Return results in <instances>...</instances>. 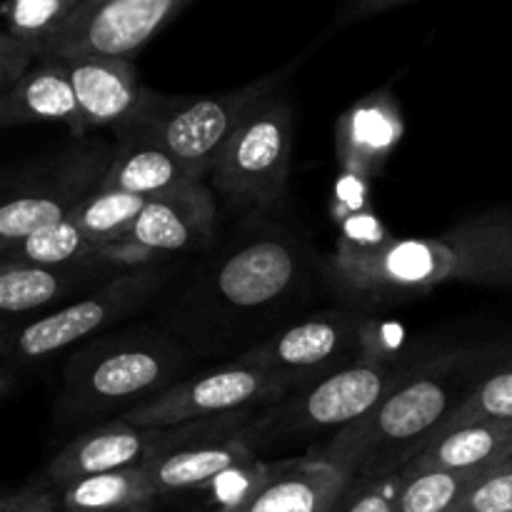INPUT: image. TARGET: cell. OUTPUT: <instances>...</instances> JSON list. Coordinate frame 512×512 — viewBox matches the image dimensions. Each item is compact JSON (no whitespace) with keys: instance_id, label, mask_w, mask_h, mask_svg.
<instances>
[{"instance_id":"1","label":"cell","mask_w":512,"mask_h":512,"mask_svg":"<svg viewBox=\"0 0 512 512\" xmlns=\"http://www.w3.org/2000/svg\"><path fill=\"white\" fill-rule=\"evenodd\" d=\"M500 353L498 345H483L420 360L365 418L308 455L335 465L355 483L403 470L475 385L503 363Z\"/></svg>"},{"instance_id":"2","label":"cell","mask_w":512,"mask_h":512,"mask_svg":"<svg viewBox=\"0 0 512 512\" xmlns=\"http://www.w3.org/2000/svg\"><path fill=\"white\" fill-rule=\"evenodd\" d=\"M185 363L180 345L153 333L93 340L65 363L55 420L78 423L123 405L135 408L178 383L173 378Z\"/></svg>"},{"instance_id":"3","label":"cell","mask_w":512,"mask_h":512,"mask_svg":"<svg viewBox=\"0 0 512 512\" xmlns=\"http://www.w3.org/2000/svg\"><path fill=\"white\" fill-rule=\"evenodd\" d=\"M420 360L368 355L323 380L293 390L278 403L260 408L248 430V445L295 443L333 438L370 413Z\"/></svg>"},{"instance_id":"4","label":"cell","mask_w":512,"mask_h":512,"mask_svg":"<svg viewBox=\"0 0 512 512\" xmlns=\"http://www.w3.org/2000/svg\"><path fill=\"white\" fill-rule=\"evenodd\" d=\"M298 60L283 65L265 78L253 80L240 88L198 98L150 93L148 103L128 128L118 135H143L168 148L198 180L208 178L225 145L248 115L275 95L278 85L293 73Z\"/></svg>"},{"instance_id":"5","label":"cell","mask_w":512,"mask_h":512,"mask_svg":"<svg viewBox=\"0 0 512 512\" xmlns=\"http://www.w3.org/2000/svg\"><path fill=\"white\" fill-rule=\"evenodd\" d=\"M460 255L448 235L440 238L340 240L325 265L338 295L360 303H388L430 293L458 280Z\"/></svg>"},{"instance_id":"6","label":"cell","mask_w":512,"mask_h":512,"mask_svg":"<svg viewBox=\"0 0 512 512\" xmlns=\"http://www.w3.org/2000/svg\"><path fill=\"white\" fill-rule=\"evenodd\" d=\"M168 275L170 270L163 265H133L110 275L105 283L95 285L73 303L13 330L8 328L3 335L5 365L25 368L53 358L60 350L83 343L95 333H103L148 303Z\"/></svg>"},{"instance_id":"7","label":"cell","mask_w":512,"mask_h":512,"mask_svg":"<svg viewBox=\"0 0 512 512\" xmlns=\"http://www.w3.org/2000/svg\"><path fill=\"white\" fill-rule=\"evenodd\" d=\"M293 155V105L265 98L235 130L210 173L215 190L245 208H278L285 198Z\"/></svg>"},{"instance_id":"8","label":"cell","mask_w":512,"mask_h":512,"mask_svg":"<svg viewBox=\"0 0 512 512\" xmlns=\"http://www.w3.org/2000/svg\"><path fill=\"white\" fill-rule=\"evenodd\" d=\"M290 393L293 388L280 375L235 360L213 373L178 380L155 398L125 410L123 420L138 428H173V425H188L198 420L253 413V410L278 403Z\"/></svg>"},{"instance_id":"9","label":"cell","mask_w":512,"mask_h":512,"mask_svg":"<svg viewBox=\"0 0 512 512\" xmlns=\"http://www.w3.org/2000/svg\"><path fill=\"white\" fill-rule=\"evenodd\" d=\"M373 328L363 313H323L280 330L238 360L270 370L298 390L368 358Z\"/></svg>"},{"instance_id":"10","label":"cell","mask_w":512,"mask_h":512,"mask_svg":"<svg viewBox=\"0 0 512 512\" xmlns=\"http://www.w3.org/2000/svg\"><path fill=\"white\" fill-rule=\"evenodd\" d=\"M188 3L193 0H83L40 60L83 55L133 60Z\"/></svg>"},{"instance_id":"11","label":"cell","mask_w":512,"mask_h":512,"mask_svg":"<svg viewBox=\"0 0 512 512\" xmlns=\"http://www.w3.org/2000/svg\"><path fill=\"white\" fill-rule=\"evenodd\" d=\"M113 155V150L95 145L65 155L58 165L40 173V178L25 180L0 208V248L68 218L80 200L103 185Z\"/></svg>"},{"instance_id":"12","label":"cell","mask_w":512,"mask_h":512,"mask_svg":"<svg viewBox=\"0 0 512 512\" xmlns=\"http://www.w3.org/2000/svg\"><path fill=\"white\" fill-rule=\"evenodd\" d=\"M355 480L325 460L260 465L258 475L215 512H340Z\"/></svg>"},{"instance_id":"13","label":"cell","mask_w":512,"mask_h":512,"mask_svg":"<svg viewBox=\"0 0 512 512\" xmlns=\"http://www.w3.org/2000/svg\"><path fill=\"white\" fill-rule=\"evenodd\" d=\"M215 203L203 183H190L175 193L145 203L115 253L128 265H143L158 255L190 253L213 240Z\"/></svg>"},{"instance_id":"14","label":"cell","mask_w":512,"mask_h":512,"mask_svg":"<svg viewBox=\"0 0 512 512\" xmlns=\"http://www.w3.org/2000/svg\"><path fill=\"white\" fill-rule=\"evenodd\" d=\"M300 280V253L280 238H260L228 255L213 278V303L255 313L280 303Z\"/></svg>"},{"instance_id":"15","label":"cell","mask_w":512,"mask_h":512,"mask_svg":"<svg viewBox=\"0 0 512 512\" xmlns=\"http://www.w3.org/2000/svg\"><path fill=\"white\" fill-rule=\"evenodd\" d=\"M55 60L68 70L85 130L105 125L115 130L128 128L148 103L150 90L140 83L133 60L105 55Z\"/></svg>"},{"instance_id":"16","label":"cell","mask_w":512,"mask_h":512,"mask_svg":"<svg viewBox=\"0 0 512 512\" xmlns=\"http://www.w3.org/2000/svg\"><path fill=\"white\" fill-rule=\"evenodd\" d=\"M110 268H133L118 255H98L65 265H10L0 263V310L5 318L28 315L80 290L105 283ZM80 298V295H78Z\"/></svg>"},{"instance_id":"17","label":"cell","mask_w":512,"mask_h":512,"mask_svg":"<svg viewBox=\"0 0 512 512\" xmlns=\"http://www.w3.org/2000/svg\"><path fill=\"white\" fill-rule=\"evenodd\" d=\"M405 133L403 113L390 90H375L338 120V160L353 178L373 180L385 168Z\"/></svg>"},{"instance_id":"18","label":"cell","mask_w":512,"mask_h":512,"mask_svg":"<svg viewBox=\"0 0 512 512\" xmlns=\"http://www.w3.org/2000/svg\"><path fill=\"white\" fill-rule=\"evenodd\" d=\"M250 423L150 460L145 468H148V475L158 495L205 488V485L218 483L223 475L235 473L245 463H250L255 453L248 445Z\"/></svg>"},{"instance_id":"19","label":"cell","mask_w":512,"mask_h":512,"mask_svg":"<svg viewBox=\"0 0 512 512\" xmlns=\"http://www.w3.org/2000/svg\"><path fill=\"white\" fill-rule=\"evenodd\" d=\"M0 123L18 128L30 123H65L73 135H83V115L68 70L60 60L35 63L10 90L0 93Z\"/></svg>"},{"instance_id":"20","label":"cell","mask_w":512,"mask_h":512,"mask_svg":"<svg viewBox=\"0 0 512 512\" xmlns=\"http://www.w3.org/2000/svg\"><path fill=\"white\" fill-rule=\"evenodd\" d=\"M190 183L203 180L195 178L168 148L143 135H118V150L103 178L105 188L125 190L145 200L175 193Z\"/></svg>"},{"instance_id":"21","label":"cell","mask_w":512,"mask_h":512,"mask_svg":"<svg viewBox=\"0 0 512 512\" xmlns=\"http://www.w3.org/2000/svg\"><path fill=\"white\" fill-rule=\"evenodd\" d=\"M445 235L458 248V280L512 288V213L483 215Z\"/></svg>"},{"instance_id":"22","label":"cell","mask_w":512,"mask_h":512,"mask_svg":"<svg viewBox=\"0 0 512 512\" xmlns=\"http://www.w3.org/2000/svg\"><path fill=\"white\" fill-rule=\"evenodd\" d=\"M508 458H512V423H480L428 443L403 473L493 468Z\"/></svg>"},{"instance_id":"23","label":"cell","mask_w":512,"mask_h":512,"mask_svg":"<svg viewBox=\"0 0 512 512\" xmlns=\"http://www.w3.org/2000/svg\"><path fill=\"white\" fill-rule=\"evenodd\" d=\"M158 498L145 465L93 475L60 493L65 512H150Z\"/></svg>"},{"instance_id":"24","label":"cell","mask_w":512,"mask_h":512,"mask_svg":"<svg viewBox=\"0 0 512 512\" xmlns=\"http://www.w3.org/2000/svg\"><path fill=\"white\" fill-rule=\"evenodd\" d=\"M145 203L148 200L140 198V195L100 185L88 198L75 205L68 218L83 230L90 243L105 250H115L130 233L138 215L143 213Z\"/></svg>"},{"instance_id":"25","label":"cell","mask_w":512,"mask_h":512,"mask_svg":"<svg viewBox=\"0 0 512 512\" xmlns=\"http://www.w3.org/2000/svg\"><path fill=\"white\" fill-rule=\"evenodd\" d=\"M98 255H118V253L90 243V240L85 238L83 230H80L73 220L65 218L60 220V223L45 225V228L35 230V233L28 235V238L8 245V248H0V258H3L0 263L65 265V263H78V260L98 258Z\"/></svg>"},{"instance_id":"26","label":"cell","mask_w":512,"mask_h":512,"mask_svg":"<svg viewBox=\"0 0 512 512\" xmlns=\"http://www.w3.org/2000/svg\"><path fill=\"white\" fill-rule=\"evenodd\" d=\"M480 423H512V353L475 385L473 393L435 428L428 443Z\"/></svg>"},{"instance_id":"27","label":"cell","mask_w":512,"mask_h":512,"mask_svg":"<svg viewBox=\"0 0 512 512\" xmlns=\"http://www.w3.org/2000/svg\"><path fill=\"white\" fill-rule=\"evenodd\" d=\"M493 468L403 473L395 512H450L453 505Z\"/></svg>"},{"instance_id":"28","label":"cell","mask_w":512,"mask_h":512,"mask_svg":"<svg viewBox=\"0 0 512 512\" xmlns=\"http://www.w3.org/2000/svg\"><path fill=\"white\" fill-rule=\"evenodd\" d=\"M80 3L83 0H5L3 33L33 50L40 60L50 40Z\"/></svg>"},{"instance_id":"29","label":"cell","mask_w":512,"mask_h":512,"mask_svg":"<svg viewBox=\"0 0 512 512\" xmlns=\"http://www.w3.org/2000/svg\"><path fill=\"white\" fill-rule=\"evenodd\" d=\"M450 512H512V458L488 470Z\"/></svg>"},{"instance_id":"30","label":"cell","mask_w":512,"mask_h":512,"mask_svg":"<svg viewBox=\"0 0 512 512\" xmlns=\"http://www.w3.org/2000/svg\"><path fill=\"white\" fill-rule=\"evenodd\" d=\"M400 485H403V470L355 483L340 512H395Z\"/></svg>"},{"instance_id":"31","label":"cell","mask_w":512,"mask_h":512,"mask_svg":"<svg viewBox=\"0 0 512 512\" xmlns=\"http://www.w3.org/2000/svg\"><path fill=\"white\" fill-rule=\"evenodd\" d=\"M35 63H38V58H35L33 50L25 48L10 35H0V93L13 88Z\"/></svg>"},{"instance_id":"32","label":"cell","mask_w":512,"mask_h":512,"mask_svg":"<svg viewBox=\"0 0 512 512\" xmlns=\"http://www.w3.org/2000/svg\"><path fill=\"white\" fill-rule=\"evenodd\" d=\"M0 512H65L63 500L40 485H25V488L10 490L0 500Z\"/></svg>"},{"instance_id":"33","label":"cell","mask_w":512,"mask_h":512,"mask_svg":"<svg viewBox=\"0 0 512 512\" xmlns=\"http://www.w3.org/2000/svg\"><path fill=\"white\" fill-rule=\"evenodd\" d=\"M410 3V0H345L343 8L338 10V18L333 20L330 28L340 30L348 28V25L358 23V20L373 18V15L388 13V10L400 8V5Z\"/></svg>"}]
</instances>
